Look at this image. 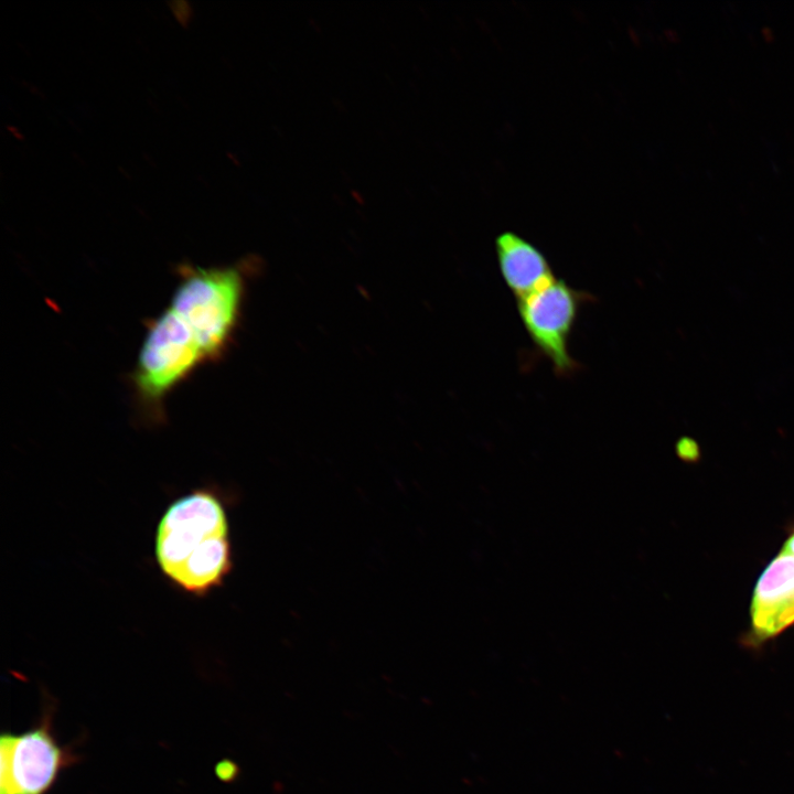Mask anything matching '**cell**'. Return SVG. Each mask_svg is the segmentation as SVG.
I'll list each match as a JSON object with an SVG mask.
<instances>
[{"mask_svg":"<svg viewBox=\"0 0 794 794\" xmlns=\"http://www.w3.org/2000/svg\"><path fill=\"white\" fill-rule=\"evenodd\" d=\"M204 363L194 334L168 305L149 322L132 372L140 404L149 412L160 415L168 394Z\"/></svg>","mask_w":794,"mask_h":794,"instance_id":"3","label":"cell"},{"mask_svg":"<svg viewBox=\"0 0 794 794\" xmlns=\"http://www.w3.org/2000/svg\"><path fill=\"white\" fill-rule=\"evenodd\" d=\"M154 552L162 573L179 589L203 596L219 587L233 566L219 497L201 489L171 503L159 522Z\"/></svg>","mask_w":794,"mask_h":794,"instance_id":"1","label":"cell"},{"mask_svg":"<svg viewBox=\"0 0 794 794\" xmlns=\"http://www.w3.org/2000/svg\"><path fill=\"white\" fill-rule=\"evenodd\" d=\"M780 552L794 556V532L784 541Z\"/></svg>","mask_w":794,"mask_h":794,"instance_id":"8","label":"cell"},{"mask_svg":"<svg viewBox=\"0 0 794 794\" xmlns=\"http://www.w3.org/2000/svg\"><path fill=\"white\" fill-rule=\"evenodd\" d=\"M495 253L502 277L517 299L556 279L545 255L516 233H501L495 238Z\"/></svg>","mask_w":794,"mask_h":794,"instance_id":"7","label":"cell"},{"mask_svg":"<svg viewBox=\"0 0 794 794\" xmlns=\"http://www.w3.org/2000/svg\"><path fill=\"white\" fill-rule=\"evenodd\" d=\"M244 290L238 267L179 268L169 307L192 331L207 363L226 352L238 325Z\"/></svg>","mask_w":794,"mask_h":794,"instance_id":"2","label":"cell"},{"mask_svg":"<svg viewBox=\"0 0 794 794\" xmlns=\"http://www.w3.org/2000/svg\"><path fill=\"white\" fill-rule=\"evenodd\" d=\"M55 704L45 697L36 723L22 732L0 736V794H47L62 772L81 755L62 744L54 732Z\"/></svg>","mask_w":794,"mask_h":794,"instance_id":"4","label":"cell"},{"mask_svg":"<svg viewBox=\"0 0 794 794\" xmlns=\"http://www.w3.org/2000/svg\"><path fill=\"white\" fill-rule=\"evenodd\" d=\"M749 645L759 646L794 624V556L780 552L753 589Z\"/></svg>","mask_w":794,"mask_h":794,"instance_id":"6","label":"cell"},{"mask_svg":"<svg viewBox=\"0 0 794 794\" xmlns=\"http://www.w3.org/2000/svg\"><path fill=\"white\" fill-rule=\"evenodd\" d=\"M590 298L556 278L544 288L517 299L521 320L533 344L551 362L559 376H570L579 368L570 356L568 344L579 309Z\"/></svg>","mask_w":794,"mask_h":794,"instance_id":"5","label":"cell"}]
</instances>
